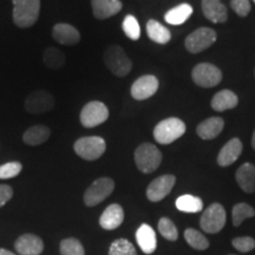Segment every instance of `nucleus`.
Returning <instances> with one entry per match:
<instances>
[{
    "mask_svg": "<svg viewBox=\"0 0 255 255\" xmlns=\"http://www.w3.org/2000/svg\"><path fill=\"white\" fill-rule=\"evenodd\" d=\"M231 7L240 17H246L251 12L250 0H232Z\"/></svg>",
    "mask_w": 255,
    "mask_h": 255,
    "instance_id": "nucleus-37",
    "label": "nucleus"
},
{
    "mask_svg": "<svg viewBox=\"0 0 255 255\" xmlns=\"http://www.w3.org/2000/svg\"><path fill=\"white\" fill-rule=\"evenodd\" d=\"M191 78L201 88H214L222 81V72L213 64L201 63L193 69Z\"/></svg>",
    "mask_w": 255,
    "mask_h": 255,
    "instance_id": "nucleus-7",
    "label": "nucleus"
},
{
    "mask_svg": "<svg viewBox=\"0 0 255 255\" xmlns=\"http://www.w3.org/2000/svg\"><path fill=\"white\" fill-rule=\"evenodd\" d=\"M176 182V177L174 175H162L155 178L146 188V197L151 202H158L163 200L170 193Z\"/></svg>",
    "mask_w": 255,
    "mask_h": 255,
    "instance_id": "nucleus-12",
    "label": "nucleus"
},
{
    "mask_svg": "<svg viewBox=\"0 0 255 255\" xmlns=\"http://www.w3.org/2000/svg\"><path fill=\"white\" fill-rule=\"evenodd\" d=\"M75 152L87 161L98 159L105 152L107 143L100 136H87L77 139L73 145Z\"/></svg>",
    "mask_w": 255,
    "mask_h": 255,
    "instance_id": "nucleus-5",
    "label": "nucleus"
},
{
    "mask_svg": "<svg viewBox=\"0 0 255 255\" xmlns=\"http://www.w3.org/2000/svg\"><path fill=\"white\" fill-rule=\"evenodd\" d=\"M158 231L164 239L169 241H176L178 238V232L174 222L168 218H162L158 221Z\"/></svg>",
    "mask_w": 255,
    "mask_h": 255,
    "instance_id": "nucleus-34",
    "label": "nucleus"
},
{
    "mask_svg": "<svg viewBox=\"0 0 255 255\" xmlns=\"http://www.w3.org/2000/svg\"><path fill=\"white\" fill-rule=\"evenodd\" d=\"M226 225V210L220 203H213L203 212L200 220V226L206 233L215 234Z\"/></svg>",
    "mask_w": 255,
    "mask_h": 255,
    "instance_id": "nucleus-9",
    "label": "nucleus"
},
{
    "mask_svg": "<svg viewBox=\"0 0 255 255\" xmlns=\"http://www.w3.org/2000/svg\"><path fill=\"white\" fill-rule=\"evenodd\" d=\"M52 37L63 45H76L81 40V33L75 26L70 24L59 23L52 28Z\"/></svg>",
    "mask_w": 255,
    "mask_h": 255,
    "instance_id": "nucleus-15",
    "label": "nucleus"
},
{
    "mask_svg": "<svg viewBox=\"0 0 255 255\" xmlns=\"http://www.w3.org/2000/svg\"><path fill=\"white\" fill-rule=\"evenodd\" d=\"M253 216H255V210L253 207L247 205V203H238V205L233 207L232 219L233 225H234L235 227H239L245 220L253 218Z\"/></svg>",
    "mask_w": 255,
    "mask_h": 255,
    "instance_id": "nucleus-30",
    "label": "nucleus"
},
{
    "mask_svg": "<svg viewBox=\"0 0 255 255\" xmlns=\"http://www.w3.org/2000/svg\"><path fill=\"white\" fill-rule=\"evenodd\" d=\"M15 251L20 255H39L44 251V242L34 234H24L15 241Z\"/></svg>",
    "mask_w": 255,
    "mask_h": 255,
    "instance_id": "nucleus-14",
    "label": "nucleus"
},
{
    "mask_svg": "<svg viewBox=\"0 0 255 255\" xmlns=\"http://www.w3.org/2000/svg\"><path fill=\"white\" fill-rule=\"evenodd\" d=\"M108 117H109V110L107 105L102 102L92 101L83 108L79 120L84 128H95L104 123Z\"/></svg>",
    "mask_w": 255,
    "mask_h": 255,
    "instance_id": "nucleus-10",
    "label": "nucleus"
},
{
    "mask_svg": "<svg viewBox=\"0 0 255 255\" xmlns=\"http://www.w3.org/2000/svg\"><path fill=\"white\" fill-rule=\"evenodd\" d=\"M216 32L209 27H200L186 38L184 46L190 53H200L215 43Z\"/></svg>",
    "mask_w": 255,
    "mask_h": 255,
    "instance_id": "nucleus-8",
    "label": "nucleus"
},
{
    "mask_svg": "<svg viewBox=\"0 0 255 255\" xmlns=\"http://www.w3.org/2000/svg\"><path fill=\"white\" fill-rule=\"evenodd\" d=\"M123 31L128 38L132 40H138L141 37V28H139V24L137 19L131 14H128L124 18L122 24Z\"/></svg>",
    "mask_w": 255,
    "mask_h": 255,
    "instance_id": "nucleus-33",
    "label": "nucleus"
},
{
    "mask_svg": "<svg viewBox=\"0 0 255 255\" xmlns=\"http://www.w3.org/2000/svg\"><path fill=\"white\" fill-rule=\"evenodd\" d=\"M51 135L50 129L46 126H33L28 128L23 135V141L27 145L37 146L45 143Z\"/></svg>",
    "mask_w": 255,
    "mask_h": 255,
    "instance_id": "nucleus-24",
    "label": "nucleus"
},
{
    "mask_svg": "<svg viewBox=\"0 0 255 255\" xmlns=\"http://www.w3.org/2000/svg\"><path fill=\"white\" fill-rule=\"evenodd\" d=\"M146 33H148V37L152 41L157 44H162V45L167 44L171 39L170 31L161 23H158L157 20H154V19H150L146 23Z\"/></svg>",
    "mask_w": 255,
    "mask_h": 255,
    "instance_id": "nucleus-25",
    "label": "nucleus"
},
{
    "mask_svg": "<svg viewBox=\"0 0 255 255\" xmlns=\"http://www.w3.org/2000/svg\"><path fill=\"white\" fill-rule=\"evenodd\" d=\"M115 189V182L110 177L96 180L84 193V203L88 207H95L109 197Z\"/></svg>",
    "mask_w": 255,
    "mask_h": 255,
    "instance_id": "nucleus-6",
    "label": "nucleus"
},
{
    "mask_svg": "<svg viewBox=\"0 0 255 255\" xmlns=\"http://www.w3.org/2000/svg\"><path fill=\"white\" fill-rule=\"evenodd\" d=\"M55 107V98L46 90L31 92L25 100V110L31 115H43L49 113Z\"/></svg>",
    "mask_w": 255,
    "mask_h": 255,
    "instance_id": "nucleus-11",
    "label": "nucleus"
},
{
    "mask_svg": "<svg viewBox=\"0 0 255 255\" xmlns=\"http://www.w3.org/2000/svg\"><path fill=\"white\" fill-rule=\"evenodd\" d=\"M23 165L20 162H8L0 165V178L1 180H7V178H13L20 174Z\"/></svg>",
    "mask_w": 255,
    "mask_h": 255,
    "instance_id": "nucleus-35",
    "label": "nucleus"
},
{
    "mask_svg": "<svg viewBox=\"0 0 255 255\" xmlns=\"http://www.w3.org/2000/svg\"><path fill=\"white\" fill-rule=\"evenodd\" d=\"M91 6L95 18L104 20L119 13L123 4L120 0H91Z\"/></svg>",
    "mask_w": 255,
    "mask_h": 255,
    "instance_id": "nucleus-17",
    "label": "nucleus"
},
{
    "mask_svg": "<svg viewBox=\"0 0 255 255\" xmlns=\"http://www.w3.org/2000/svg\"><path fill=\"white\" fill-rule=\"evenodd\" d=\"M184 239L190 247L197 251H205L209 247V241L202 233L196 229L188 228L184 232Z\"/></svg>",
    "mask_w": 255,
    "mask_h": 255,
    "instance_id": "nucleus-29",
    "label": "nucleus"
},
{
    "mask_svg": "<svg viewBox=\"0 0 255 255\" xmlns=\"http://www.w3.org/2000/svg\"><path fill=\"white\" fill-rule=\"evenodd\" d=\"M162 162V154L151 143H143L135 151V163L139 171L144 174L154 173Z\"/></svg>",
    "mask_w": 255,
    "mask_h": 255,
    "instance_id": "nucleus-4",
    "label": "nucleus"
},
{
    "mask_svg": "<svg viewBox=\"0 0 255 255\" xmlns=\"http://www.w3.org/2000/svg\"><path fill=\"white\" fill-rule=\"evenodd\" d=\"M13 196V189L7 184H0V208L4 207L6 203Z\"/></svg>",
    "mask_w": 255,
    "mask_h": 255,
    "instance_id": "nucleus-38",
    "label": "nucleus"
},
{
    "mask_svg": "<svg viewBox=\"0 0 255 255\" xmlns=\"http://www.w3.org/2000/svg\"><path fill=\"white\" fill-rule=\"evenodd\" d=\"M176 208L183 213H199L203 208V202L200 197L182 195L176 200Z\"/></svg>",
    "mask_w": 255,
    "mask_h": 255,
    "instance_id": "nucleus-28",
    "label": "nucleus"
},
{
    "mask_svg": "<svg viewBox=\"0 0 255 255\" xmlns=\"http://www.w3.org/2000/svg\"><path fill=\"white\" fill-rule=\"evenodd\" d=\"M252 146H253V149L255 150V130L253 132V136H252Z\"/></svg>",
    "mask_w": 255,
    "mask_h": 255,
    "instance_id": "nucleus-40",
    "label": "nucleus"
},
{
    "mask_svg": "<svg viewBox=\"0 0 255 255\" xmlns=\"http://www.w3.org/2000/svg\"><path fill=\"white\" fill-rule=\"evenodd\" d=\"M225 127L221 117H210L201 122L196 128V132L202 139H213L218 137Z\"/></svg>",
    "mask_w": 255,
    "mask_h": 255,
    "instance_id": "nucleus-21",
    "label": "nucleus"
},
{
    "mask_svg": "<svg viewBox=\"0 0 255 255\" xmlns=\"http://www.w3.org/2000/svg\"><path fill=\"white\" fill-rule=\"evenodd\" d=\"M233 247L239 252H242V253H246V252H251L252 250L255 248V240L253 238L250 237H242V238H237L232 241Z\"/></svg>",
    "mask_w": 255,
    "mask_h": 255,
    "instance_id": "nucleus-36",
    "label": "nucleus"
},
{
    "mask_svg": "<svg viewBox=\"0 0 255 255\" xmlns=\"http://www.w3.org/2000/svg\"><path fill=\"white\" fill-rule=\"evenodd\" d=\"M193 13V7L189 4H181L171 8L164 15V20L170 25H182Z\"/></svg>",
    "mask_w": 255,
    "mask_h": 255,
    "instance_id": "nucleus-26",
    "label": "nucleus"
},
{
    "mask_svg": "<svg viewBox=\"0 0 255 255\" xmlns=\"http://www.w3.org/2000/svg\"><path fill=\"white\" fill-rule=\"evenodd\" d=\"M158 90V79L152 75H145L137 78L131 87V96L136 101L150 98Z\"/></svg>",
    "mask_w": 255,
    "mask_h": 255,
    "instance_id": "nucleus-13",
    "label": "nucleus"
},
{
    "mask_svg": "<svg viewBox=\"0 0 255 255\" xmlns=\"http://www.w3.org/2000/svg\"><path fill=\"white\" fill-rule=\"evenodd\" d=\"M103 59L107 68L117 77H126L132 69V62L119 45H110L108 47L104 52Z\"/></svg>",
    "mask_w": 255,
    "mask_h": 255,
    "instance_id": "nucleus-2",
    "label": "nucleus"
},
{
    "mask_svg": "<svg viewBox=\"0 0 255 255\" xmlns=\"http://www.w3.org/2000/svg\"><path fill=\"white\" fill-rule=\"evenodd\" d=\"M43 62L46 68L51 70H58L65 65V55L56 47H47L44 51Z\"/></svg>",
    "mask_w": 255,
    "mask_h": 255,
    "instance_id": "nucleus-27",
    "label": "nucleus"
},
{
    "mask_svg": "<svg viewBox=\"0 0 255 255\" xmlns=\"http://www.w3.org/2000/svg\"><path fill=\"white\" fill-rule=\"evenodd\" d=\"M109 255H137L135 247L127 239H119L111 244Z\"/></svg>",
    "mask_w": 255,
    "mask_h": 255,
    "instance_id": "nucleus-32",
    "label": "nucleus"
},
{
    "mask_svg": "<svg viewBox=\"0 0 255 255\" xmlns=\"http://www.w3.org/2000/svg\"><path fill=\"white\" fill-rule=\"evenodd\" d=\"M136 241L143 251V253L151 254L157 247V239H156L155 231L149 225H142L136 232Z\"/></svg>",
    "mask_w": 255,
    "mask_h": 255,
    "instance_id": "nucleus-20",
    "label": "nucleus"
},
{
    "mask_svg": "<svg viewBox=\"0 0 255 255\" xmlns=\"http://www.w3.org/2000/svg\"><path fill=\"white\" fill-rule=\"evenodd\" d=\"M239 104V98L234 92L231 90H221L218 94H215L214 97L212 100V108L215 111L222 113V111L231 110L237 108Z\"/></svg>",
    "mask_w": 255,
    "mask_h": 255,
    "instance_id": "nucleus-23",
    "label": "nucleus"
},
{
    "mask_svg": "<svg viewBox=\"0 0 255 255\" xmlns=\"http://www.w3.org/2000/svg\"><path fill=\"white\" fill-rule=\"evenodd\" d=\"M13 2V21L18 27L33 26L39 18L40 0H12Z\"/></svg>",
    "mask_w": 255,
    "mask_h": 255,
    "instance_id": "nucleus-1",
    "label": "nucleus"
},
{
    "mask_svg": "<svg viewBox=\"0 0 255 255\" xmlns=\"http://www.w3.org/2000/svg\"><path fill=\"white\" fill-rule=\"evenodd\" d=\"M0 255H17V254L12 253V252H9L7 250H4V248H0Z\"/></svg>",
    "mask_w": 255,
    "mask_h": 255,
    "instance_id": "nucleus-39",
    "label": "nucleus"
},
{
    "mask_svg": "<svg viewBox=\"0 0 255 255\" xmlns=\"http://www.w3.org/2000/svg\"><path fill=\"white\" fill-rule=\"evenodd\" d=\"M202 12L205 17L212 23H226L228 19L227 7L222 4L221 0H202Z\"/></svg>",
    "mask_w": 255,
    "mask_h": 255,
    "instance_id": "nucleus-16",
    "label": "nucleus"
},
{
    "mask_svg": "<svg viewBox=\"0 0 255 255\" xmlns=\"http://www.w3.org/2000/svg\"><path fill=\"white\" fill-rule=\"evenodd\" d=\"M60 254L62 255H85V251L81 241L75 238L64 239L60 242Z\"/></svg>",
    "mask_w": 255,
    "mask_h": 255,
    "instance_id": "nucleus-31",
    "label": "nucleus"
},
{
    "mask_svg": "<svg viewBox=\"0 0 255 255\" xmlns=\"http://www.w3.org/2000/svg\"><path fill=\"white\" fill-rule=\"evenodd\" d=\"M124 221V210L122 207L117 203L110 205L104 210L103 214L100 218V225L103 229L107 231H114L119 228Z\"/></svg>",
    "mask_w": 255,
    "mask_h": 255,
    "instance_id": "nucleus-18",
    "label": "nucleus"
},
{
    "mask_svg": "<svg viewBox=\"0 0 255 255\" xmlns=\"http://www.w3.org/2000/svg\"><path fill=\"white\" fill-rule=\"evenodd\" d=\"M253 1H254V2H255V0H253Z\"/></svg>",
    "mask_w": 255,
    "mask_h": 255,
    "instance_id": "nucleus-41",
    "label": "nucleus"
},
{
    "mask_svg": "<svg viewBox=\"0 0 255 255\" xmlns=\"http://www.w3.org/2000/svg\"><path fill=\"white\" fill-rule=\"evenodd\" d=\"M186 132V124L182 120L170 117L161 121L154 129V138L159 144H170Z\"/></svg>",
    "mask_w": 255,
    "mask_h": 255,
    "instance_id": "nucleus-3",
    "label": "nucleus"
},
{
    "mask_svg": "<svg viewBox=\"0 0 255 255\" xmlns=\"http://www.w3.org/2000/svg\"><path fill=\"white\" fill-rule=\"evenodd\" d=\"M242 142L239 138H232L226 143L218 156V164L220 167H228L234 163L242 152Z\"/></svg>",
    "mask_w": 255,
    "mask_h": 255,
    "instance_id": "nucleus-19",
    "label": "nucleus"
},
{
    "mask_svg": "<svg viewBox=\"0 0 255 255\" xmlns=\"http://www.w3.org/2000/svg\"><path fill=\"white\" fill-rule=\"evenodd\" d=\"M237 182L245 193L255 191V165L252 163H244L238 169L235 174Z\"/></svg>",
    "mask_w": 255,
    "mask_h": 255,
    "instance_id": "nucleus-22",
    "label": "nucleus"
}]
</instances>
